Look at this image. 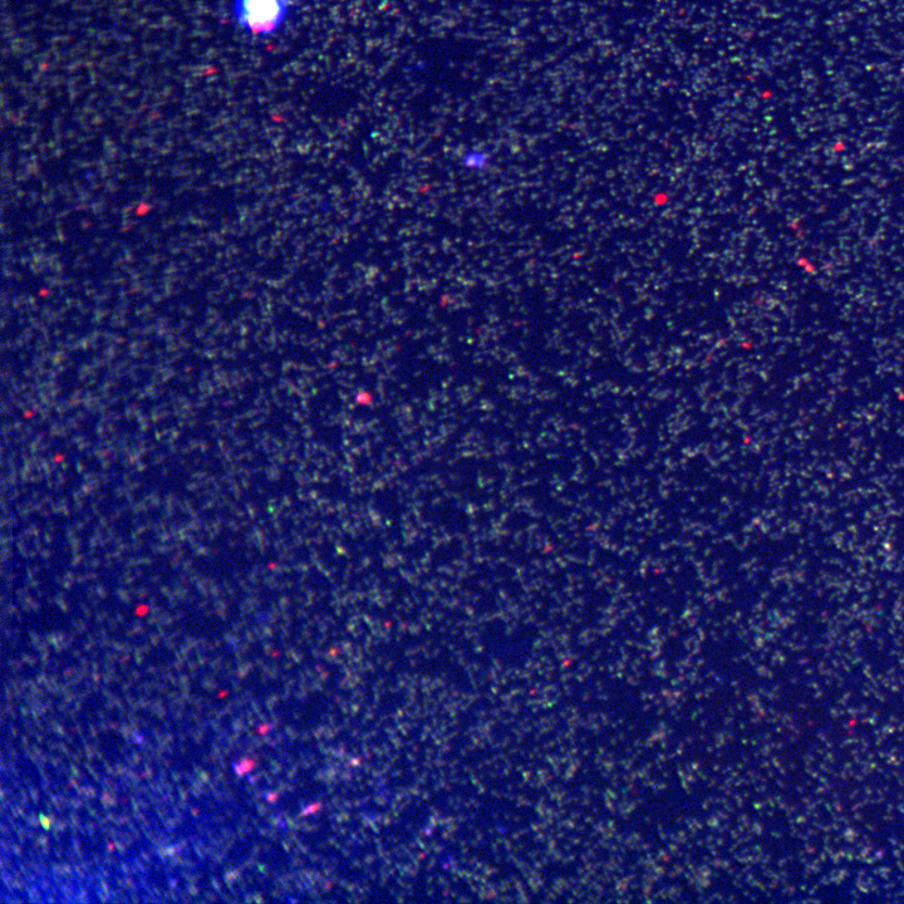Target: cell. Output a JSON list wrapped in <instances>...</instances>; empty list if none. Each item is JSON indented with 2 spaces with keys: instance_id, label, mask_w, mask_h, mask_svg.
I'll return each instance as SVG.
<instances>
[{
  "instance_id": "1",
  "label": "cell",
  "mask_w": 904,
  "mask_h": 904,
  "mask_svg": "<svg viewBox=\"0 0 904 904\" xmlns=\"http://www.w3.org/2000/svg\"><path fill=\"white\" fill-rule=\"evenodd\" d=\"M297 9V0H237L240 24L257 37H273L286 28Z\"/></svg>"
},
{
  "instance_id": "2",
  "label": "cell",
  "mask_w": 904,
  "mask_h": 904,
  "mask_svg": "<svg viewBox=\"0 0 904 904\" xmlns=\"http://www.w3.org/2000/svg\"><path fill=\"white\" fill-rule=\"evenodd\" d=\"M461 161L470 170H484L489 165L490 157L483 150L473 149L466 151Z\"/></svg>"
}]
</instances>
